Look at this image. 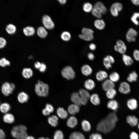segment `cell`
Returning <instances> with one entry per match:
<instances>
[{
    "label": "cell",
    "instance_id": "d6986e66",
    "mask_svg": "<svg viewBox=\"0 0 139 139\" xmlns=\"http://www.w3.org/2000/svg\"><path fill=\"white\" fill-rule=\"evenodd\" d=\"M77 123V120L76 118L74 116H72L68 119L66 122V124L68 127L73 128L76 126Z\"/></svg>",
    "mask_w": 139,
    "mask_h": 139
},
{
    "label": "cell",
    "instance_id": "cb8c5ba5",
    "mask_svg": "<svg viewBox=\"0 0 139 139\" xmlns=\"http://www.w3.org/2000/svg\"><path fill=\"white\" fill-rule=\"evenodd\" d=\"M107 106L108 108L116 111L118 108L119 105L118 102L116 100L111 99L107 103Z\"/></svg>",
    "mask_w": 139,
    "mask_h": 139
},
{
    "label": "cell",
    "instance_id": "277c9868",
    "mask_svg": "<svg viewBox=\"0 0 139 139\" xmlns=\"http://www.w3.org/2000/svg\"><path fill=\"white\" fill-rule=\"evenodd\" d=\"M94 31L89 28H83L81 31V33L79 35V38L86 41H90L94 39Z\"/></svg>",
    "mask_w": 139,
    "mask_h": 139
},
{
    "label": "cell",
    "instance_id": "be15d7a7",
    "mask_svg": "<svg viewBox=\"0 0 139 139\" xmlns=\"http://www.w3.org/2000/svg\"><path fill=\"white\" fill-rule=\"evenodd\" d=\"M62 4H65L67 0H57Z\"/></svg>",
    "mask_w": 139,
    "mask_h": 139
},
{
    "label": "cell",
    "instance_id": "680465c9",
    "mask_svg": "<svg viewBox=\"0 0 139 139\" xmlns=\"http://www.w3.org/2000/svg\"><path fill=\"white\" fill-rule=\"evenodd\" d=\"M5 134L4 131L0 128V139H5Z\"/></svg>",
    "mask_w": 139,
    "mask_h": 139
},
{
    "label": "cell",
    "instance_id": "8992f818",
    "mask_svg": "<svg viewBox=\"0 0 139 139\" xmlns=\"http://www.w3.org/2000/svg\"><path fill=\"white\" fill-rule=\"evenodd\" d=\"M122 4L119 2H115L111 5L110 9L111 14L113 16L116 17L119 15V12L123 9Z\"/></svg>",
    "mask_w": 139,
    "mask_h": 139
},
{
    "label": "cell",
    "instance_id": "f6af8a7d",
    "mask_svg": "<svg viewBox=\"0 0 139 139\" xmlns=\"http://www.w3.org/2000/svg\"><path fill=\"white\" fill-rule=\"evenodd\" d=\"M53 138L54 139H64V134L61 131L57 130L54 134Z\"/></svg>",
    "mask_w": 139,
    "mask_h": 139
},
{
    "label": "cell",
    "instance_id": "44dd1931",
    "mask_svg": "<svg viewBox=\"0 0 139 139\" xmlns=\"http://www.w3.org/2000/svg\"><path fill=\"white\" fill-rule=\"evenodd\" d=\"M79 107L73 103L71 104L68 108V113L71 115H75L79 112L80 110Z\"/></svg>",
    "mask_w": 139,
    "mask_h": 139
},
{
    "label": "cell",
    "instance_id": "7c38bea8",
    "mask_svg": "<svg viewBox=\"0 0 139 139\" xmlns=\"http://www.w3.org/2000/svg\"><path fill=\"white\" fill-rule=\"evenodd\" d=\"M118 90L120 93L123 94H129L131 91L130 86L127 82H122L120 84Z\"/></svg>",
    "mask_w": 139,
    "mask_h": 139
},
{
    "label": "cell",
    "instance_id": "5bb4252c",
    "mask_svg": "<svg viewBox=\"0 0 139 139\" xmlns=\"http://www.w3.org/2000/svg\"><path fill=\"white\" fill-rule=\"evenodd\" d=\"M102 86L103 90L106 91L110 89L114 88L115 84L109 79H106L102 83Z\"/></svg>",
    "mask_w": 139,
    "mask_h": 139
},
{
    "label": "cell",
    "instance_id": "6da1fadb",
    "mask_svg": "<svg viewBox=\"0 0 139 139\" xmlns=\"http://www.w3.org/2000/svg\"><path fill=\"white\" fill-rule=\"evenodd\" d=\"M118 120L117 116L115 113L111 112L98 123L97 126V129L104 134H107L115 128Z\"/></svg>",
    "mask_w": 139,
    "mask_h": 139
},
{
    "label": "cell",
    "instance_id": "484cf974",
    "mask_svg": "<svg viewBox=\"0 0 139 139\" xmlns=\"http://www.w3.org/2000/svg\"><path fill=\"white\" fill-rule=\"evenodd\" d=\"M122 58L124 63L126 66H130L134 63L133 59L130 56L125 54H123Z\"/></svg>",
    "mask_w": 139,
    "mask_h": 139
},
{
    "label": "cell",
    "instance_id": "74e56055",
    "mask_svg": "<svg viewBox=\"0 0 139 139\" xmlns=\"http://www.w3.org/2000/svg\"><path fill=\"white\" fill-rule=\"evenodd\" d=\"M6 30L8 34H14L16 32V28L14 25L12 24H10L6 26Z\"/></svg>",
    "mask_w": 139,
    "mask_h": 139
},
{
    "label": "cell",
    "instance_id": "816d5d0a",
    "mask_svg": "<svg viewBox=\"0 0 139 139\" xmlns=\"http://www.w3.org/2000/svg\"><path fill=\"white\" fill-rule=\"evenodd\" d=\"M138 134L135 132H132L130 135V139H138Z\"/></svg>",
    "mask_w": 139,
    "mask_h": 139
},
{
    "label": "cell",
    "instance_id": "1f68e13d",
    "mask_svg": "<svg viewBox=\"0 0 139 139\" xmlns=\"http://www.w3.org/2000/svg\"><path fill=\"white\" fill-rule=\"evenodd\" d=\"M3 121L5 123L11 124L14 121V118L13 116L10 113H6L3 116Z\"/></svg>",
    "mask_w": 139,
    "mask_h": 139
},
{
    "label": "cell",
    "instance_id": "9f6ffc18",
    "mask_svg": "<svg viewBox=\"0 0 139 139\" xmlns=\"http://www.w3.org/2000/svg\"><path fill=\"white\" fill-rule=\"evenodd\" d=\"M106 57L108 59V60L112 64L114 63L115 62V60L114 57L111 55H108Z\"/></svg>",
    "mask_w": 139,
    "mask_h": 139
},
{
    "label": "cell",
    "instance_id": "f546056e",
    "mask_svg": "<svg viewBox=\"0 0 139 139\" xmlns=\"http://www.w3.org/2000/svg\"><path fill=\"white\" fill-rule=\"evenodd\" d=\"M58 117L55 115H53L48 117V121L49 123L52 126L56 127L58 124Z\"/></svg>",
    "mask_w": 139,
    "mask_h": 139
},
{
    "label": "cell",
    "instance_id": "e0dca14e",
    "mask_svg": "<svg viewBox=\"0 0 139 139\" xmlns=\"http://www.w3.org/2000/svg\"><path fill=\"white\" fill-rule=\"evenodd\" d=\"M126 121L132 127L136 126L138 124V119L134 115L127 116L126 118Z\"/></svg>",
    "mask_w": 139,
    "mask_h": 139
},
{
    "label": "cell",
    "instance_id": "ab89813d",
    "mask_svg": "<svg viewBox=\"0 0 139 139\" xmlns=\"http://www.w3.org/2000/svg\"><path fill=\"white\" fill-rule=\"evenodd\" d=\"M117 94V91L114 88L110 89L106 91L107 97L110 99H112Z\"/></svg>",
    "mask_w": 139,
    "mask_h": 139
},
{
    "label": "cell",
    "instance_id": "c3c4849f",
    "mask_svg": "<svg viewBox=\"0 0 139 139\" xmlns=\"http://www.w3.org/2000/svg\"><path fill=\"white\" fill-rule=\"evenodd\" d=\"M90 139H103L101 135L98 133H93L90 135Z\"/></svg>",
    "mask_w": 139,
    "mask_h": 139
},
{
    "label": "cell",
    "instance_id": "e575fe53",
    "mask_svg": "<svg viewBox=\"0 0 139 139\" xmlns=\"http://www.w3.org/2000/svg\"><path fill=\"white\" fill-rule=\"evenodd\" d=\"M37 32L38 36L42 38L46 37L48 34L46 28L42 26H40L38 28Z\"/></svg>",
    "mask_w": 139,
    "mask_h": 139
},
{
    "label": "cell",
    "instance_id": "7dc6e473",
    "mask_svg": "<svg viewBox=\"0 0 139 139\" xmlns=\"http://www.w3.org/2000/svg\"><path fill=\"white\" fill-rule=\"evenodd\" d=\"M103 63L105 67L107 69L111 68L112 67V64L106 57L103 59Z\"/></svg>",
    "mask_w": 139,
    "mask_h": 139
},
{
    "label": "cell",
    "instance_id": "52a82bcc",
    "mask_svg": "<svg viewBox=\"0 0 139 139\" xmlns=\"http://www.w3.org/2000/svg\"><path fill=\"white\" fill-rule=\"evenodd\" d=\"M15 88V85L14 84L5 82L2 86L1 91L4 95L8 96L12 93Z\"/></svg>",
    "mask_w": 139,
    "mask_h": 139
},
{
    "label": "cell",
    "instance_id": "e7e4bbea",
    "mask_svg": "<svg viewBox=\"0 0 139 139\" xmlns=\"http://www.w3.org/2000/svg\"><path fill=\"white\" fill-rule=\"evenodd\" d=\"M24 139H35V138L32 136H27Z\"/></svg>",
    "mask_w": 139,
    "mask_h": 139
},
{
    "label": "cell",
    "instance_id": "7402d4cb",
    "mask_svg": "<svg viewBox=\"0 0 139 139\" xmlns=\"http://www.w3.org/2000/svg\"><path fill=\"white\" fill-rule=\"evenodd\" d=\"M107 73L105 71L100 70L96 74L95 77L97 80L99 81L105 80L108 77Z\"/></svg>",
    "mask_w": 139,
    "mask_h": 139
},
{
    "label": "cell",
    "instance_id": "bcb514c9",
    "mask_svg": "<svg viewBox=\"0 0 139 139\" xmlns=\"http://www.w3.org/2000/svg\"><path fill=\"white\" fill-rule=\"evenodd\" d=\"M10 62L4 57L0 59V66L2 67H5L10 65Z\"/></svg>",
    "mask_w": 139,
    "mask_h": 139
},
{
    "label": "cell",
    "instance_id": "8d00e7d4",
    "mask_svg": "<svg viewBox=\"0 0 139 139\" xmlns=\"http://www.w3.org/2000/svg\"><path fill=\"white\" fill-rule=\"evenodd\" d=\"M81 126L82 129L85 132H89L91 129V124L89 122L86 120H84L82 121Z\"/></svg>",
    "mask_w": 139,
    "mask_h": 139
},
{
    "label": "cell",
    "instance_id": "3957f363",
    "mask_svg": "<svg viewBox=\"0 0 139 139\" xmlns=\"http://www.w3.org/2000/svg\"><path fill=\"white\" fill-rule=\"evenodd\" d=\"M35 88V92L38 96L45 97L48 95L49 87L47 84L38 80L36 84Z\"/></svg>",
    "mask_w": 139,
    "mask_h": 139
},
{
    "label": "cell",
    "instance_id": "2e32d148",
    "mask_svg": "<svg viewBox=\"0 0 139 139\" xmlns=\"http://www.w3.org/2000/svg\"><path fill=\"white\" fill-rule=\"evenodd\" d=\"M71 99L73 104L79 106L82 105L81 99L79 93L74 92L71 95Z\"/></svg>",
    "mask_w": 139,
    "mask_h": 139
},
{
    "label": "cell",
    "instance_id": "9a60e30c",
    "mask_svg": "<svg viewBox=\"0 0 139 139\" xmlns=\"http://www.w3.org/2000/svg\"><path fill=\"white\" fill-rule=\"evenodd\" d=\"M93 7L100 11L102 14H106L108 11L107 9L102 2L98 1L95 2L93 5Z\"/></svg>",
    "mask_w": 139,
    "mask_h": 139
},
{
    "label": "cell",
    "instance_id": "d4e9b609",
    "mask_svg": "<svg viewBox=\"0 0 139 139\" xmlns=\"http://www.w3.org/2000/svg\"><path fill=\"white\" fill-rule=\"evenodd\" d=\"M56 112L58 116L62 119H65L68 117L67 112L63 108L59 107L58 108Z\"/></svg>",
    "mask_w": 139,
    "mask_h": 139
},
{
    "label": "cell",
    "instance_id": "003e7915",
    "mask_svg": "<svg viewBox=\"0 0 139 139\" xmlns=\"http://www.w3.org/2000/svg\"><path fill=\"white\" fill-rule=\"evenodd\" d=\"M137 125H138V129H139V123Z\"/></svg>",
    "mask_w": 139,
    "mask_h": 139
},
{
    "label": "cell",
    "instance_id": "4316f807",
    "mask_svg": "<svg viewBox=\"0 0 139 139\" xmlns=\"http://www.w3.org/2000/svg\"><path fill=\"white\" fill-rule=\"evenodd\" d=\"M89 100L91 103L95 106H97L100 103V101L98 95L96 93H93L90 95Z\"/></svg>",
    "mask_w": 139,
    "mask_h": 139
},
{
    "label": "cell",
    "instance_id": "ba28073f",
    "mask_svg": "<svg viewBox=\"0 0 139 139\" xmlns=\"http://www.w3.org/2000/svg\"><path fill=\"white\" fill-rule=\"evenodd\" d=\"M114 48L116 51L122 55L125 54L127 49L125 44L121 40H117Z\"/></svg>",
    "mask_w": 139,
    "mask_h": 139
},
{
    "label": "cell",
    "instance_id": "94428289",
    "mask_svg": "<svg viewBox=\"0 0 139 139\" xmlns=\"http://www.w3.org/2000/svg\"><path fill=\"white\" fill-rule=\"evenodd\" d=\"M41 63L39 62H36L34 64L35 68L37 69H39L41 65Z\"/></svg>",
    "mask_w": 139,
    "mask_h": 139
},
{
    "label": "cell",
    "instance_id": "f5cc1de1",
    "mask_svg": "<svg viewBox=\"0 0 139 139\" xmlns=\"http://www.w3.org/2000/svg\"><path fill=\"white\" fill-rule=\"evenodd\" d=\"M46 109L50 113L53 112L54 110L53 106L50 104L47 103L46 105Z\"/></svg>",
    "mask_w": 139,
    "mask_h": 139
},
{
    "label": "cell",
    "instance_id": "83f0119b",
    "mask_svg": "<svg viewBox=\"0 0 139 139\" xmlns=\"http://www.w3.org/2000/svg\"><path fill=\"white\" fill-rule=\"evenodd\" d=\"M138 75L136 72L133 71L130 73L127 78V80L129 83H132L137 81Z\"/></svg>",
    "mask_w": 139,
    "mask_h": 139
},
{
    "label": "cell",
    "instance_id": "8fae6325",
    "mask_svg": "<svg viewBox=\"0 0 139 139\" xmlns=\"http://www.w3.org/2000/svg\"><path fill=\"white\" fill-rule=\"evenodd\" d=\"M42 21L45 28L48 29H52L54 28V24L51 18L48 15H44L42 18Z\"/></svg>",
    "mask_w": 139,
    "mask_h": 139
},
{
    "label": "cell",
    "instance_id": "d6a6232c",
    "mask_svg": "<svg viewBox=\"0 0 139 139\" xmlns=\"http://www.w3.org/2000/svg\"><path fill=\"white\" fill-rule=\"evenodd\" d=\"M23 32L26 36H30L33 35L34 34L35 30L32 27L27 26L23 29Z\"/></svg>",
    "mask_w": 139,
    "mask_h": 139
},
{
    "label": "cell",
    "instance_id": "db71d44e",
    "mask_svg": "<svg viewBox=\"0 0 139 139\" xmlns=\"http://www.w3.org/2000/svg\"><path fill=\"white\" fill-rule=\"evenodd\" d=\"M46 69V64L43 63H41L40 67L39 68V71L41 72H45Z\"/></svg>",
    "mask_w": 139,
    "mask_h": 139
},
{
    "label": "cell",
    "instance_id": "681fc988",
    "mask_svg": "<svg viewBox=\"0 0 139 139\" xmlns=\"http://www.w3.org/2000/svg\"><path fill=\"white\" fill-rule=\"evenodd\" d=\"M7 42L4 38L0 37V49L4 48L6 45Z\"/></svg>",
    "mask_w": 139,
    "mask_h": 139
},
{
    "label": "cell",
    "instance_id": "836d02e7",
    "mask_svg": "<svg viewBox=\"0 0 139 139\" xmlns=\"http://www.w3.org/2000/svg\"><path fill=\"white\" fill-rule=\"evenodd\" d=\"M33 72L30 68H24L23 69L22 74L23 76L26 79H29L33 75Z\"/></svg>",
    "mask_w": 139,
    "mask_h": 139
},
{
    "label": "cell",
    "instance_id": "ac0fdd59",
    "mask_svg": "<svg viewBox=\"0 0 139 139\" xmlns=\"http://www.w3.org/2000/svg\"><path fill=\"white\" fill-rule=\"evenodd\" d=\"M94 27L99 30H103L106 26V23L104 20L101 19H97L94 22Z\"/></svg>",
    "mask_w": 139,
    "mask_h": 139
},
{
    "label": "cell",
    "instance_id": "603a6c76",
    "mask_svg": "<svg viewBox=\"0 0 139 139\" xmlns=\"http://www.w3.org/2000/svg\"><path fill=\"white\" fill-rule=\"evenodd\" d=\"M95 83L93 80L91 79L86 80L84 82V86L87 90H91L93 89L95 86Z\"/></svg>",
    "mask_w": 139,
    "mask_h": 139
},
{
    "label": "cell",
    "instance_id": "ffe728a7",
    "mask_svg": "<svg viewBox=\"0 0 139 139\" xmlns=\"http://www.w3.org/2000/svg\"><path fill=\"white\" fill-rule=\"evenodd\" d=\"M81 71L82 74L86 76L90 75L92 72V70L91 67L87 64L84 65L82 66Z\"/></svg>",
    "mask_w": 139,
    "mask_h": 139
},
{
    "label": "cell",
    "instance_id": "f1b7e54d",
    "mask_svg": "<svg viewBox=\"0 0 139 139\" xmlns=\"http://www.w3.org/2000/svg\"><path fill=\"white\" fill-rule=\"evenodd\" d=\"M29 99L28 94L24 92H20L18 96V99L20 103H23L27 102Z\"/></svg>",
    "mask_w": 139,
    "mask_h": 139
},
{
    "label": "cell",
    "instance_id": "f907efd6",
    "mask_svg": "<svg viewBox=\"0 0 139 139\" xmlns=\"http://www.w3.org/2000/svg\"><path fill=\"white\" fill-rule=\"evenodd\" d=\"M133 56L136 60L139 61V50L137 49L134 50L133 52Z\"/></svg>",
    "mask_w": 139,
    "mask_h": 139
},
{
    "label": "cell",
    "instance_id": "4fadbf2b",
    "mask_svg": "<svg viewBox=\"0 0 139 139\" xmlns=\"http://www.w3.org/2000/svg\"><path fill=\"white\" fill-rule=\"evenodd\" d=\"M126 105L129 110H134L137 108L138 104V101L136 99L132 98L129 99L127 100Z\"/></svg>",
    "mask_w": 139,
    "mask_h": 139
},
{
    "label": "cell",
    "instance_id": "6125c7cd",
    "mask_svg": "<svg viewBox=\"0 0 139 139\" xmlns=\"http://www.w3.org/2000/svg\"><path fill=\"white\" fill-rule=\"evenodd\" d=\"M131 1L134 5L137 6L139 5V0H131Z\"/></svg>",
    "mask_w": 139,
    "mask_h": 139
},
{
    "label": "cell",
    "instance_id": "d590c367",
    "mask_svg": "<svg viewBox=\"0 0 139 139\" xmlns=\"http://www.w3.org/2000/svg\"><path fill=\"white\" fill-rule=\"evenodd\" d=\"M93 8V5L89 2H85L83 4L82 9L84 12L86 13L91 12Z\"/></svg>",
    "mask_w": 139,
    "mask_h": 139
},
{
    "label": "cell",
    "instance_id": "9c48e42d",
    "mask_svg": "<svg viewBox=\"0 0 139 139\" xmlns=\"http://www.w3.org/2000/svg\"><path fill=\"white\" fill-rule=\"evenodd\" d=\"M79 93L80 97L81 105H86L90 96L89 93L86 89H82L80 90Z\"/></svg>",
    "mask_w": 139,
    "mask_h": 139
},
{
    "label": "cell",
    "instance_id": "11a10c76",
    "mask_svg": "<svg viewBox=\"0 0 139 139\" xmlns=\"http://www.w3.org/2000/svg\"><path fill=\"white\" fill-rule=\"evenodd\" d=\"M87 57L89 60H92L94 59L95 56L92 53L90 52L87 54Z\"/></svg>",
    "mask_w": 139,
    "mask_h": 139
},
{
    "label": "cell",
    "instance_id": "f35d334b",
    "mask_svg": "<svg viewBox=\"0 0 139 139\" xmlns=\"http://www.w3.org/2000/svg\"><path fill=\"white\" fill-rule=\"evenodd\" d=\"M11 107L8 103L5 102L0 105V110L2 113H6L10 109Z\"/></svg>",
    "mask_w": 139,
    "mask_h": 139
},
{
    "label": "cell",
    "instance_id": "30bf717a",
    "mask_svg": "<svg viewBox=\"0 0 139 139\" xmlns=\"http://www.w3.org/2000/svg\"><path fill=\"white\" fill-rule=\"evenodd\" d=\"M138 35L137 32L134 29L131 28L127 30L126 34V38L128 42H134Z\"/></svg>",
    "mask_w": 139,
    "mask_h": 139
},
{
    "label": "cell",
    "instance_id": "6f0895ef",
    "mask_svg": "<svg viewBox=\"0 0 139 139\" xmlns=\"http://www.w3.org/2000/svg\"><path fill=\"white\" fill-rule=\"evenodd\" d=\"M89 49L92 51H94L96 48V46L95 44L93 43H91L89 45Z\"/></svg>",
    "mask_w": 139,
    "mask_h": 139
},
{
    "label": "cell",
    "instance_id": "5b68a950",
    "mask_svg": "<svg viewBox=\"0 0 139 139\" xmlns=\"http://www.w3.org/2000/svg\"><path fill=\"white\" fill-rule=\"evenodd\" d=\"M61 74L62 76L68 80L73 79L75 76V73L71 66H67L64 67L62 70Z\"/></svg>",
    "mask_w": 139,
    "mask_h": 139
},
{
    "label": "cell",
    "instance_id": "ee69618b",
    "mask_svg": "<svg viewBox=\"0 0 139 139\" xmlns=\"http://www.w3.org/2000/svg\"><path fill=\"white\" fill-rule=\"evenodd\" d=\"M91 12L92 15L97 19H101L102 14L97 9L93 7Z\"/></svg>",
    "mask_w": 139,
    "mask_h": 139
},
{
    "label": "cell",
    "instance_id": "7a4b0ae2",
    "mask_svg": "<svg viewBox=\"0 0 139 139\" xmlns=\"http://www.w3.org/2000/svg\"><path fill=\"white\" fill-rule=\"evenodd\" d=\"M27 128L24 125H19L14 126L11 131L12 136L17 139H24L28 136Z\"/></svg>",
    "mask_w": 139,
    "mask_h": 139
},
{
    "label": "cell",
    "instance_id": "60d3db41",
    "mask_svg": "<svg viewBox=\"0 0 139 139\" xmlns=\"http://www.w3.org/2000/svg\"><path fill=\"white\" fill-rule=\"evenodd\" d=\"M109 78L111 81L114 83L118 82L119 80L120 76L118 73L114 72L110 74Z\"/></svg>",
    "mask_w": 139,
    "mask_h": 139
},
{
    "label": "cell",
    "instance_id": "7bdbcfd3",
    "mask_svg": "<svg viewBox=\"0 0 139 139\" xmlns=\"http://www.w3.org/2000/svg\"><path fill=\"white\" fill-rule=\"evenodd\" d=\"M62 39L64 41H68L71 38L70 33L68 32L65 31L62 33L61 35Z\"/></svg>",
    "mask_w": 139,
    "mask_h": 139
},
{
    "label": "cell",
    "instance_id": "b9f144b4",
    "mask_svg": "<svg viewBox=\"0 0 139 139\" xmlns=\"http://www.w3.org/2000/svg\"><path fill=\"white\" fill-rule=\"evenodd\" d=\"M131 20L132 22L135 25H139V12H135L134 13L131 17Z\"/></svg>",
    "mask_w": 139,
    "mask_h": 139
},
{
    "label": "cell",
    "instance_id": "4dcf8cb0",
    "mask_svg": "<svg viewBox=\"0 0 139 139\" xmlns=\"http://www.w3.org/2000/svg\"><path fill=\"white\" fill-rule=\"evenodd\" d=\"M69 139H85V136L81 133L75 131L70 135Z\"/></svg>",
    "mask_w": 139,
    "mask_h": 139
},
{
    "label": "cell",
    "instance_id": "91938a15",
    "mask_svg": "<svg viewBox=\"0 0 139 139\" xmlns=\"http://www.w3.org/2000/svg\"><path fill=\"white\" fill-rule=\"evenodd\" d=\"M42 113L44 115L47 116L49 115L50 113L46 108H44L42 110Z\"/></svg>",
    "mask_w": 139,
    "mask_h": 139
},
{
    "label": "cell",
    "instance_id": "03108f58",
    "mask_svg": "<svg viewBox=\"0 0 139 139\" xmlns=\"http://www.w3.org/2000/svg\"><path fill=\"white\" fill-rule=\"evenodd\" d=\"M38 139H49L48 137L44 138L43 137H41L39 138H38Z\"/></svg>",
    "mask_w": 139,
    "mask_h": 139
}]
</instances>
